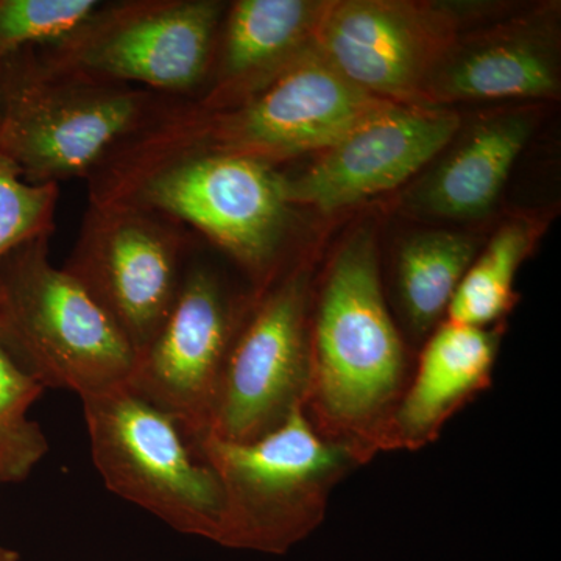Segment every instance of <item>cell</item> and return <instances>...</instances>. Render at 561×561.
<instances>
[{
	"label": "cell",
	"mask_w": 561,
	"mask_h": 561,
	"mask_svg": "<svg viewBox=\"0 0 561 561\" xmlns=\"http://www.w3.org/2000/svg\"><path fill=\"white\" fill-rule=\"evenodd\" d=\"M404 346L383 300L375 236L359 230L324 279L302 409L319 434L365 460L404 390Z\"/></svg>",
	"instance_id": "1"
},
{
	"label": "cell",
	"mask_w": 561,
	"mask_h": 561,
	"mask_svg": "<svg viewBox=\"0 0 561 561\" xmlns=\"http://www.w3.org/2000/svg\"><path fill=\"white\" fill-rule=\"evenodd\" d=\"M194 451L219 479L224 511L217 545L283 556L323 522L331 491L360 459L328 440L302 404L256 440L206 435Z\"/></svg>",
	"instance_id": "2"
},
{
	"label": "cell",
	"mask_w": 561,
	"mask_h": 561,
	"mask_svg": "<svg viewBox=\"0 0 561 561\" xmlns=\"http://www.w3.org/2000/svg\"><path fill=\"white\" fill-rule=\"evenodd\" d=\"M165 103L150 90L13 55L0 65V151L31 183L91 176Z\"/></svg>",
	"instance_id": "3"
},
{
	"label": "cell",
	"mask_w": 561,
	"mask_h": 561,
	"mask_svg": "<svg viewBox=\"0 0 561 561\" xmlns=\"http://www.w3.org/2000/svg\"><path fill=\"white\" fill-rule=\"evenodd\" d=\"M49 239L0 261V317L10 348L44 389L83 398L127 383L138 354L79 280L51 264Z\"/></svg>",
	"instance_id": "4"
},
{
	"label": "cell",
	"mask_w": 561,
	"mask_h": 561,
	"mask_svg": "<svg viewBox=\"0 0 561 561\" xmlns=\"http://www.w3.org/2000/svg\"><path fill=\"white\" fill-rule=\"evenodd\" d=\"M90 203H130L194 227L250 272L261 290L290 219L283 176L241 154H184L140 173Z\"/></svg>",
	"instance_id": "5"
},
{
	"label": "cell",
	"mask_w": 561,
	"mask_h": 561,
	"mask_svg": "<svg viewBox=\"0 0 561 561\" xmlns=\"http://www.w3.org/2000/svg\"><path fill=\"white\" fill-rule=\"evenodd\" d=\"M92 461L117 496L180 534L217 540L219 479L179 424L127 383L81 398Z\"/></svg>",
	"instance_id": "6"
},
{
	"label": "cell",
	"mask_w": 561,
	"mask_h": 561,
	"mask_svg": "<svg viewBox=\"0 0 561 561\" xmlns=\"http://www.w3.org/2000/svg\"><path fill=\"white\" fill-rule=\"evenodd\" d=\"M225 10L217 0L101 7L83 27L36 58L50 69L111 83L172 94L194 91L209 72Z\"/></svg>",
	"instance_id": "7"
},
{
	"label": "cell",
	"mask_w": 561,
	"mask_h": 561,
	"mask_svg": "<svg viewBox=\"0 0 561 561\" xmlns=\"http://www.w3.org/2000/svg\"><path fill=\"white\" fill-rule=\"evenodd\" d=\"M181 225L130 203H90L65 271L108 313L136 354L157 337L179 295Z\"/></svg>",
	"instance_id": "8"
},
{
	"label": "cell",
	"mask_w": 561,
	"mask_h": 561,
	"mask_svg": "<svg viewBox=\"0 0 561 561\" xmlns=\"http://www.w3.org/2000/svg\"><path fill=\"white\" fill-rule=\"evenodd\" d=\"M309 339L308 273H290L257 291L232 341L209 435L253 442L302 404Z\"/></svg>",
	"instance_id": "9"
},
{
	"label": "cell",
	"mask_w": 561,
	"mask_h": 561,
	"mask_svg": "<svg viewBox=\"0 0 561 561\" xmlns=\"http://www.w3.org/2000/svg\"><path fill=\"white\" fill-rule=\"evenodd\" d=\"M247 309L209 268L184 272L172 311L127 386L179 424L191 446L209 435L221 376Z\"/></svg>",
	"instance_id": "10"
},
{
	"label": "cell",
	"mask_w": 561,
	"mask_h": 561,
	"mask_svg": "<svg viewBox=\"0 0 561 561\" xmlns=\"http://www.w3.org/2000/svg\"><path fill=\"white\" fill-rule=\"evenodd\" d=\"M456 18L397 0L327 2L312 47L332 68L391 103H424V90L456 44Z\"/></svg>",
	"instance_id": "11"
},
{
	"label": "cell",
	"mask_w": 561,
	"mask_h": 561,
	"mask_svg": "<svg viewBox=\"0 0 561 561\" xmlns=\"http://www.w3.org/2000/svg\"><path fill=\"white\" fill-rule=\"evenodd\" d=\"M456 111L427 103H389L295 179L283 176L290 205L332 213L400 186L430 164L460 131Z\"/></svg>",
	"instance_id": "12"
},
{
	"label": "cell",
	"mask_w": 561,
	"mask_h": 561,
	"mask_svg": "<svg viewBox=\"0 0 561 561\" xmlns=\"http://www.w3.org/2000/svg\"><path fill=\"white\" fill-rule=\"evenodd\" d=\"M497 337L483 328L446 321L432 334L415 378L386 420L373 454L419 449L437 437L446 421L490 387Z\"/></svg>",
	"instance_id": "13"
},
{
	"label": "cell",
	"mask_w": 561,
	"mask_h": 561,
	"mask_svg": "<svg viewBox=\"0 0 561 561\" xmlns=\"http://www.w3.org/2000/svg\"><path fill=\"white\" fill-rule=\"evenodd\" d=\"M557 91L556 41L527 22L454 44L432 72L424 103L549 98Z\"/></svg>",
	"instance_id": "14"
},
{
	"label": "cell",
	"mask_w": 561,
	"mask_h": 561,
	"mask_svg": "<svg viewBox=\"0 0 561 561\" xmlns=\"http://www.w3.org/2000/svg\"><path fill=\"white\" fill-rule=\"evenodd\" d=\"M534 127L530 110L502 111L476 121L413 192L412 208L445 219L489 213Z\"/></svg>",
	"instance_id": "15"
},
{
	"label": "cell",
	"mask_w": 561,
	"mask_h": 561,
	"mask_svg": "<svg viewBox=\"0 0 561 561\" xmlns=\"http://www.w3.org/2000/svg\"><path fill=\"white\" fill-rule=\"evenodd\" d=\"M327 2L239 0L225 22L219 77L198 106L224 108L312 46Z\"/></svg>",
	"instance_id": "16"
},
{
	"label": "cell",
	"mask_w": 561,
	"mask_h": 561,
	"mask_svg": "<svg viewBox=\"0 0 561 561\" xmlns=\"http://www.w3.org/2000/svg\"><path fill=\"white\" fill-rule=\"evenodd\" d=\"M478 243L468 234L426 231L402 243L398 254V294L416 334H426L448 312Z\"/></svg>",
	"instance_id": "17"
},
{
	"label": "cell",
	"mask_w": 561,
	"mask_h": 561,
	"mask_svg": "<svg viewBox=\"0 0 561 561\" xmlns=\"http://www.w3.org/2000/svg\"><path fill=\"white\" fill-rule=\"evenodd\" d=\"M534 228L512 221L496 232L465 273L448 308V321L485 328L511 309L513 283L534 243Z\"/></svg>",
	"instance_id": "18"
},
{
	"label": "cell",
	"mask_w": 561,
	"mask_h": 561,
	"mask_svg": "<svg viewBox=\"0 0 561 561\" xmlns=\"http://www.w3.org/2000/svg\"><path fill=\"white\" fill-rule=\"evenodd\" d=\"M44 390L14 356L0 317V485L25 481L49 451L46 435L28 415Z\"/></svg>",
	"instance_id": "19"
},
{
	"label": "cell",
	"mask_w": 561,
	"mask_h": 561,
	"mask_svg": "<svg viewBox=\"0 0 561 561\" xmlns=\"http://www.w3.org/2000/svg\"><path fill=\"white\" fill-rule=\"evenodd\" d=\"M101 7L98 0H0V65L33 44L68 38Z\"/></svg>",
	"instance_id": "20"
},
{
	"label": "cell",
	"mask_w": 561,
	"mask_h": 561,
	"mask_svg": "<svg viewBox=\"0 0 561 561\" xmlns=\"http://www.w3.org/2000/svg\"><path fill=\"white\" fill-rule=\"evenodd\" d=\"M58 184H35L0 151V261L55 230Z\"/></svg>",
	"instance_id": "21"
},
{
	"label": "cell",
	"mask_w": 561,
	"mask_h": 561,
	"mask_svg": "<svg viewBox=\"0 0 561 561\" xmlns=\"http://www.w3.org/2000/svg\"><path fill=\"white\" fill-rule=\"evenodd\" d=\"M0 561H20V556L16 552L10 551V549L0 546Z\"/></svg>",
	"instance_id": "22"
}]
</instances>
